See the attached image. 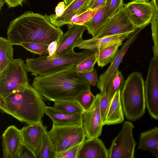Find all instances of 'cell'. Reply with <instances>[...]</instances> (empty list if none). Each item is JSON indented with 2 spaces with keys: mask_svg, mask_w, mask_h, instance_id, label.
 I'll list each match as a JSON object with an SVG mask.
<instances>
[{
  "mask_svg": "<svg viewBox=\"0 0 158 158\" xmlns=\"http://www.w3.org/2000/svg\"><path fill=\"white\" fill-rule=\"evenodd\" d=\"M6 34L13 45L24 43L49 45L59 41L63 32L51 23L47 15L27 11L10 22Z\"/></svg>",
  "mask_w": 158,
  "mask_h": 158,
  "instance_id": "cell-1",
  "label": "cell"
},
{
  "mask_svg": "<svg viewBox=\"0 0 158 158\" xmlns=\"http://www.w3.org/2000/svg\"><path fill=\"white\" fill-rule=\"evenodd\" d=\"M32 85L44 97L54 102L75 101L79 94L90 89L89 82L77 71L76 66L53 73L35 76Z\"/></svg>",
  "mask_w": 158,
  "mask_h": 158,
  "instance_id": "cell-2",
  "label": "cell"
},
{
  "mask_svg": "<svg viewBox=\"0 0 158 158\" xmlns=\"http://www.w3.org/2000/svg\"><path fill=\"white\" fill-rule=\"evenodd\" d=\"M43 96L29 84L0 98L1 111L28 125L42 123L47 106Z\"/></svg>",
  "mask_w": 158,
  "mask_h": 158,
  "instance_id": "cell-3",
  "label": "cell"
},
{
  "mask_svg": "<svg viewBox=\"0 0 158 158\" xmlns=\"http://www.w3.org/2000/svg\"><path fill=\"white\" fill-rule=\"evenodd\" d=\"M121 98L124 114L128 120L135 121L144 115L146 105L141 73L135 71L128 76L121 90Z\"/></svg>",
  "mask_w": 158,
  "mask_h": 158,
  "instance_id": "cell-4",
  "label": "cell"
},
{
  "mask_svg": "<svg viewBox=\"0 0 158 158\" xmlns=\"http://www.w3.org/2000/svg\"><path fill=\"white\" fill-rule=\"evenodd\" d=\"M95 52L86 50L76 53L74 50L54 58L40 56L25 60L28 72L35 76L48 74L60 71L70 67L76 66Z\"/></svg>",
  "mask_w": 158,
  "mask_h": 158,
  "instance_id": "cell-5",
  "label": "cell"
},
{
  "mask_svg": "<svg viewBox=\"0 0 158 158\" xmlns=\"http://www.w3.org/2000/svg\"><path fill=\"white\" fill-rule=\"evenodd\" d=\"M26 63L20 58L12 60L0 72V98L5 97L28 83Z\"/></svg>",
  "mask_w": 158,
  "mask_h": 158,
  "instance_id": "cell-6",
  "label": "cell"
},
{
  "mask_svg": "<svg viewBox=\"0 0 158 158\" xmlns=\"http://www.w3.org/2000/svg\"><path fill=\"white\" fill-rule=\"evenodd\" d=\"M48 133L56 154L82 143L86 137L82 125L53 124Z\"/></svg>",
  "mask_w": 158,
  "mask_h": 158,
  "instance_id": "cell-7",
  "label": "cell"
},
{
  "mask_svg": "<svg viewBox=\"0 0 158 158\" xmlns=\"http://www.w3.org/2000/svg\"><path fill=\"white\" fill-rule=\"evenodd\" d=\"M122 129L113 140L109 150V158H134L136 144L133 135L134 126L129 121L124 122Z\"/></svg>",
  "mask_w": 158,
  "mask_h": 158,
  "instance_id": "cell-8",
  "label": "cell"
},
{
  "mask_svg": "<svg viewBox=\"0 0 158 158\" xmlns=\"http://www.w3.org/2000/svg\"><path fill=\"white\" fill-rule=\"evenodd\" d=\"M146 107L151 117L158 120V60L153 56L144 82Z\"/></svg>",
  "mask_w": 158,
  "mask_h": 158,
  "instance_id": "cell-9",
  "label": "cell"
},
{
  "mask_svg": "<svg viewBox=\"0 0 158 158\" xmlns=\"http://www.w3.org/2000/svg\"><path fill=\"white\" fill-rule=\"evenodd\" d=\"M137 29L123 6L114 15L107 19L93 37L99 38L132 32Z\"/></svg>",
  "mask_w": 158,
  "mask_h": 158,
  "instance_id": "cell-10",
  "label": "cell"
},
{
  "mask_svg": "<svg viewBox=\"0 0 158 158\" xmlns=\"http://www.w3.org/2000/svg\"><path fill=\"white\" fill-rule=\"evenodd\" d=\"M128 15L137 29H144L151 23L156 10L152 2L132 1L125 4Z\"/></svg>",
  "mask_w": 158,
  "mask_h": 158,
  "instance_id": "cell-11",
  "label": "cell"
},
{
  "mask_svg": "<svg viewBox=\"0 0 158 158\" xmlns=\"http://www.w3.org/2000/svg\"><path fill=\"white\" fill-rule=\"evenodd\" d=\"M100 94L96 95L92 107L83 114L82 126L88 139L98 138L102 133L104 125L99 107Z\"/></svg>",
  "mask_w": 158,
  "mask_h": 158,
  "instance_id": "cell-12",
  "label": "cell"
},
{
  "mask_svg": "<svg viewBox=\"0 0 158 158\" xmlns=\"http://www.w3.org/2000/svg\"><path fill=\"white\" fill-rule=\"evenodd\" d=\"M142 30L137 29L130 34L126 41L118 50L116 57L111 63L108 68L100 75L97 86L101 92H106V87L108 82L118 70L119 66L122 62L123 58L128 48L138 37Z\"/></svg>",
  "mask_w": 158,
  "mask_h": 158,
  "instance_id": "cell-13",
  "label": "cell"
},
{
  "mask_svg": "<svg viewBox=\"0 0 158 158\" xmlns=\"http://www.w3.org/2000/svg\"><path fill=\"white\" fill-rule=\"evenodd\" d=\"M47 129V127L42 123L28 125L20 129L23 143L33 152L36 158H37L48 133Z\"/></svg>",
  "mask_w": 158,
  "mask_h": 158,
  "instance_id": "cell-14",
  "label": "cell"
},
{
  "mask_svg": "<svg viewBox=\"0 0 158 158\" xmlns=\"http://www.w3.org/2000/svg\"><path fill=\"white\" fill-rule=\"evenodd\" d=\"M68 29L63 33L59 40L57 50L52 59L60 56L74 50L77 44L82 39L86 27L84 25L68 24Z\"/></svg>",
  "mask_w": 158,
  "mask_h": 158,
  "instance_id": "cell-15",
  "label": "cell"
},
{
  "mask_svg": "<svg viewBox=\"0 0 158 158\" xmlns=\"http://www.w3.org/2000/svg\"><path fill=\"white\" fill-rule=\"evenodd\" d=\"M2 156L3 158H18L23 143L20 129L14 125L9 126L2 135Z\"/></svg>",
  "mask_w": 158,
  "mask_h": 158,
  "instance_id": "cell-16",
  "label": "cell"
},
{
  "mask_svg": "<svg viewBox=\"0 0 158 158\" xmlns=\"http://www.w3.org/2000/svg\"><path fill=\"white\" fill-rule=\"evenodd\" d=\"M90 0H72L67 6L62 15L56 17L55 14L48 15L51 23L58 27L68 24L73 17L88 10Z\"/></svg>",
  "mask_w": 158,
  "mask_h": 158,
  "instance_id": "cell-17",
  "label": "cell"
},
{
  "mask_svg": "<svg viewBox=\"0 0 158 158\" xmlns=\"http://www.w3.org/2000/svg\"><path fill=\"white\" fill-rule=\"evenodd\" d=\"M132 32H128L99 38L93 37L86 40L82 39L77 44L76 47L80 49L90 50L98 52L113 44L119 41L123 42Z\"/></svg>",
  "mask_w": 158,
  "mask_h": 158,
  "instance_id": "cell-18",
  "label": "cell"
},
{
  "mask_svg": "<svg viewBox=\"0 0 158 158\" xmlns=\"http://www.w3.org/2000/svg\"><path fill=\"white\" fill-rule=\"evenodd\" d=\"M109 150L98 138L87 139L81 144L77 158H109Z\"/></svg>",
  "mask_w": 158,
  "mask_h": 158,
  "instance_id": "cell-19",
  "label": "cell"
},
{
  "mask_svg": "<svg viewBox=\"0 0 158 158\" xmlns=\"http://www.w3.org/2000/svg\"><path fill=\"white\" fill-rule=\"evenodd\" d=\"M45 114L54 125L82 126L83 114H68L57 110L53 107L47 106Z\"/></svg>",
  "mask_w": 158,
  "mask_h": 158,
  "instance_id": "cell-20",
  "label": "cell"
},
{
  "mask_svg": "<svg viewBox=\"0 0 158 158\" xmlns=\"http://www.w3.org/2000/svg\"><path fill=\"white\" fill-rule=\"evenodd\" d=\"M124 113L121 98V90L115 93L111 100L103 125L120 123L124 121Z\"/></svg>",
  "mask_w": 158,
  "mask_h": 158,
  "instance_id": "cell-21",
  "label": "cell"
},
{
  "mask_svg": "<svg viewBox=\"0 0 158 158\" xmlns=\"http://www.w3.org/2000/svg\"><path fill=\"white\" fill-rule=\"evenodd\" d=\"M138 149L149 151L158 158V127L140 134Z\"/></svg>",
  "mask_w": 158,
  "mask_h": 158,
  "instance_id": "cell-22",
  "label": "cell"
},
{
  "mask_svg": "<svg viewBox=\"0 0 158 158\" xmlns=\"http://www.w3.org/2000/svg\"><path fill=\"white\" fill-rule=\"evenodd\" d=\"M106 4L94 10L91 19L83 25L86 27L88 33L93 37H94L108 19L106 16Z\"/></svg>",
  "mask_w": 158,
  "mask_h": 158,
  "instance_id": "cell-23",
  "label": "cell"
},
{
  "mask_svg": "<svg viewBox=\"0 0 158 158\" xmlns=\"http://www.w3.org/2000/svg\"><path fill=\"white\" fill-rule=\"evenodd\" d=\"M123 44V42L113 44L104 48L98 53L97 63L99 67H103L111 63L116 57L118 48Z\"/></svg>",
  "mask_w": 158,
  "mask_h": 158,
  "instance_id": "cell-24",
  "label": "cell"
},
{
  "mask_svg": "<svg viewBox=\"0 0 158 158\" xmlns=\"http://www.w3.org/2000/svg\"><path fill=\"white\" fill-rule=\"evenodd\" d=\"M13 45L7 39L0 37V72L13 59Z\"/></svg>",
  "mask_w": 158,
  "mask_h": 158,
  "instance_id": "cell-25",
  "label": "cell"
},
{
  "mask_svg": "<svg viewBox=\"0 0 158 158\" xmlns=\"http://www.w3.org/2000/svg\"><path fill=\"white\" fill-rule=\"evenodd\" d=\"M125 81L121 72L118 70L108 82L106 87V93L110 101L116 92L122 89Z\"/></svg>",
  "mask_w": 158,
  "mask_h": 158,
  "instance_id": "cell-26",
  "label": "cell"
},
{
  "mask_svg": "<svg viewBox=\"0 0 158 158\" xmlns=\"http://www.w3.org/2000/svg\"><path fill=\"white\" fill-rule=\"evenodd\" d=\"M53 107L60 111L69 114H83L85 112L76 101L55 102Z\"/></svg>",
  "mask_w": 158,
  "mask_h": 158,
  "instance_id": "cell-27",
  "label": "cell"
},
{
  "mask_svg": "<svg viewBox=\"0 0 158 158\" xmlns=\"http://www.w3.org/2000/svg\"><path fill=\"white\" fill-rule=\"evenodd\" d=\"M96 95L91 92L90 89L85 90L76 97L75 101L81 106L84 111L89 110L94 103Z\"/></svg>",
  "mask_w": 158,
  "mask_h": 158,
  "instance_id": "cell-28",
  "label": "cell"
},
{
  "mask_svg": "<svg viewBox=\"0 0 158 158\" xmlns=\"http://www.w3.org/2000/svg\"><path fill=\"white\" fill-rule=\"evenodd\" d=\"M154 57L158 60V11L155 10L151 22Z\"/></svg>",
  "mask_w": 158,
  "mask_h": 158,
  "instance_id": "cell-29",
  "label": "cell"
},
{
  "mask_svg": "<svg viewBox=\"0 0 158 158\" xmlns=\"http://www.w3.org/2000/svg\"><path fill=\"white\" fill-rule=\"evenodd\" d=\"M98 54V52H95L76 66L77 71L80 73L92 70L94 69V64L97 62Z\"/></svg>",
  "mask_w": 158,
  "mask_h": 158,
  "instance_id": "cell-30",
  "label": "cell"
},
{
  "mask_svg": "<svg viewBox=\"0 0 158 158\" xmlns=\"http://www.w3.org/2000/svg\"><path fill=\"white\" fill-rule=\"evenodd\" d=\"M56 155V153L47 133L37 158H55Z\"/></svg>",
  "mask_w": 158,
  "mask_h": 158,
  "instance_id": "cell-31",
  "label": "cell"
},
{
  "mask_svg": "<svg viewBox=\"0 0 158 158\" xmlns=\"http://www.w3.org/2000/svg\"><path fill=\"white\" fill-rule=\"evenodd\" d=\"M20 45L27 51L40 56H46L48 54V45L36 43H24Z\"/></svg>",
  "mask_w": 158,
  "mask_h": 158,
  "instance_id": "cell-32",
  "label": "cell"
},
{
  "mask_svg": "<svg viewBox=\"0 0 158 158\" xmlns=\"http://www.w3.org/2000/svg\"><path fill=\"white\" fill-rule=\"evenodd\" d=\"M124 5L123 0H107L106 6L107 19L114 15Z\"/></svg>",
  "mask_w": 158,
  "mask_h": 158,
  "instance_id": "cell-33",
  "label": "cell"
},
{
  "mask_svg": "<svg viewBox=\"0 0 158 158\" xmlns=\"http://www.w3.org/2000/svg\"><path fill=\"white\" fill-rule=\"evenodd\" d=\"M94 11V10H88L83 13L74 16L68 24L83 25L90 20Z\"/></svg>",
  "mask_w": 158,
  "mask_h": 158,
  "instance_id": "cell-34",
  "label": "cell"
},
{
  "mask_svg": "<svg viewBox=\"0 0 158 158\" xmlns=\"http://www.w3.org/2000/svg\"><path fill=\"white\" fill-rule=\"evenodd\" d=\"M100 94L99 107L103 123L106 119L110 100L107 96L106 92Z\"/></svg>",
  "mask_w": 158,
  "mask_h": 158,
  "instance_id": "cell-35",
  "label": "cell"
},
{
  "mask_svg": "<svg viewBox=\"0 0 158 158\" xmlns=\"http://www.w3.org/2000/svg\"><path fill=\"white\" fill-rule=\"evenodd\" d=\"M81 144L77 145L56 154L55 158H77Z\"/></svg>",
  "mask_w": 158,
  "mask_h": 158,
  "instance_id": "cell-36",
  "label": "cell"
},
{
  "mask_svg": "<svg viewBox=\"0 0 158 158\" xmlns=\"http://www.w3.org/2000/svg\"><path fill=\"white\" fill-rule=\"evenodd\" d=\"M79 73L89 82L90 85L95 86L98 81L99 79L96 69H94L90 71Z\"/></svg>",
  "mask_w": 158,
  "mask_h": 158,
  "instance_id": "cell-37",
  "label": "cell"
},
{
  "mask_svg": "<svg viewBox=\"0 0 158 158\" xmlns=\"http://www.w3.org/2000/svg\"><path fill=\"white\" fill-rule=\"evenodd\" d=\"M21 158H36L33 152L23 143L20 148L18 157Z\"/></svg>",
  "mask_w": 158,
  "mask_h": 158,
  "instance_id": "cell-38",
  "label": "cell"
},
{
  "mask_svg": "<svg viewBox=\"0 0 158 158\" xmlns=\"http://www.w3.org/2000/svg\"><path fill=\"white\" fill-rule=\"evenodd\" d=\"M107 0H90L88 5V10H94L106 4Z\"/></svg>",
  "mask_w": 158,
  "mask_h": 158,
  "instance_id": "cell-39",
  "label": "cell"
},
{
  "mask_svg": "<svg viewBox=\"0 0 158 158\" xmlns=\"http://www.w3.org/2000/svg\"><path fill=\"white\" fill-rule=\"evenodd\" d=\"M59 41H55L51 42L48 46V55L47 56L48 57H52L55 53L58 45Z\"/></svg>",
  "mask_w": 158,
  "mask_h": 158,
  "instance_id": "cell-40",
  "label": "cell"
},
{
  "mask_svg": "<svg viewBox=\"0 0 158 158\" xmlns=\"http://www.w3.org/2000/svg\"><path fill=\"white\" fill-rule=\"evenodd\" d=\"M65 8V5L64 2H59L55 8V15L58 17L61 16L63 14Z\"/></svg>",
  "mask_w": 158,
  "mask_h": 158,
  "instance_id": "cell-41",
  "label": "cell"
},
{
  "mask_svg": "<svg viewBox=\"0 0 158 158\" xmlns=\"http://www.w3.org/2000/svg\"><path fill=\"white\" fill-rule=\"evenodd\" d=\"M5 3L8 6L9 8L15 7L19 6H22V3L24 0H3Z\"/></svg>",
  "mask_w": 158,
  "mask_h": 158,
  "instance_id": "cell-42",
  "label": "cell"
},
{
  "mask_svg": "<svg viewBox=\"0 0 158 158\" xmlns=\"http://www.w3.org/2000/svg\"><path fill=\"white\" fill-rule=\"evenodd\" d=\"M151 1L156 10L158 11V0H152Z\"/></svg>",
  "mask_w": 158,
  "mask_h": 158,
  "instance_id": "cell-43",
  "label": "cell"
},
{
  "mask_svg": "<svg viewBox=\"0 0 158 158\" xmlns=\"http://www.w3.org/2000/svg\"><path fill=\"white\" fill-rule=\"evenodd\" d=\"M5 2L3 0H0V10H1L2 7L4 6Z\"/></svg>",
  "mask_w": 158,
  "mask_h": 158,
  "instance_id": "cell-44",
  "label": "cell"
},
{
  "mask_svg": "<svg viewBox=\"0 0 158 158\" xmlns=\"http://www.w3.org/2000/svg\"><path fill=\"white\" fill-rule=\"evenodd\" d=\"M72 0H63L64 2L65 6L68 5L72 1Z\"/></svg>",
  "mask_w": 158,
  "mask_h": 158,
  "instance_id": "cell-45",
  "label": "cell"
},
{
  "mask_svg": "<svg viewBox=\"0 0 158 158\" xmlns=\"http://www.w3.org/2000/svg\"><path fill=\"white\" fill-rule=\"evenodd\" d=\"M137 1H141V2H148L150 0H135Z\"/></svg>",
  "mask_w": 158,
  "mask_h": 158,
  "instance_id": "cell-46",
  "label": "cell"
},
{
  "mask_svg": "<svg viewBox=\"0 0 158 158\" xmlns=\"http://www.w3.org/2000/svg\"><path fill=\"white\" fill-rule=\"evenodd\" d=\"M130 0L133 1V0Z\"/></svg>",
  "mask_w": 158,
  "mask_h": 158,
  "instance_id": "cell-47",
  "label": "cell"
}]
</instances>
